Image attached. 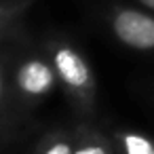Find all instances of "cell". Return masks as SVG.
<instances>
[{
  "instance_id": "cell-9",
  "label": "cell",
  "mask_w": 154,
  "mask_h": 154,
  "mask_svg": "<svg viewBox=\"0 0 154 154\" xmlns=\"http://www.w3.org/2000/svg\"><path fill=\"white\" fill-rule=\"evenodd\" d=\"M131 2H135V5H139V7H143V9L154 13V0H131Z\"/></svg>"
},
{
  "instance_id": "cell-6",
  "label": "cell",
  "mask_w": 154,
  "mask_h": 154,
  "mask_svg": "<svg viewBox=\"0 0 154 154\" xmlns=\"http://www.w3.org/2000/svg\"><path fill=\"white\" fill-rule=\"evenodd\" d=\"M38 0H0V42L13 40L30 30L28 15Z\"/></svg>"
},
{
  "instance_id": "cell-8",
  "label": "cell",
  "mask_w": 154,
  "mask_h": 154,
  "mask_svg": "<svg viewBox=\"0 0 154 154\" xmlns=\"http://www.w3.org/2000/svg\"><path fill=\"white\" fill-rule=\"evenodd\" d=\"M141 99H146L150 103V108H154V76L150 78H141L135 82V89H133Z\"/></svg>"
},
{
  "instance_id": "cell-4",
  "label": "cell",
  "mask_w": 154,
  "mask_h": 154,
  "mask_svg": "<svg viewBox=\"0 0 154 154\" xmlns=\"http://www.w3.org/2000/svg\"><path fill=\"white\" fill-rule=\"evenodd\" d=\"M76 120L70 114L47 125H38L19 154H74Z\"/></svg>"
},
{
  "instance_id": "cell-5",
  "label": "cell",
  "mask_w": 154,
  "mask_h": 154,
  "mask_svg": "<svg viewBox=\"0 0 154 154\" xmlns=\"http://www.w3.org/2000/svg\"><path fill=\"white\" fill-rule=\"evenodd\" d=\"M101 125H103L106 133L110 135V139L116 148V154H154L152 135H148L135 127L122 125L118 120L103 118V116H101Z\"/></svg>"
},
{
  "instance_id": "cell-1",
  "label": "cell",
  "mask_w": 154,
  "mask_h": 154,
  "mask_svg": "<svg viewBox=\"0 0 154 154\" xmlns=\"http://www.w3.org/2000/svg\"><path fill=\"white\" fill-rule=\"evenodd\" d=\"M59 91L38 30L0 42V143L15 152L38 127V110Z\"/></svg>"
},
{
  "instance_id": "cell-7",
  "label": "cell",
  "mask_w": 154,
  "mask_h": 154,
  "mask_svg": "<svg viewBox=\"0 0 154 154\" xmlns=\"http://www.w3.org/2000/svg\"><path fill=\"white\" fill-rule=\"evenodd\" d=\"M74 154H116V148H114L110 135L106 133L101 118L97 122L76 120Z\"/></svg>"
},
{
  "instance_id": "cell-3",
  "label": "cell",
  "mask_w": 154,
  "mask_h": 154,
  "mask_svg": "<svg viewBox=\"0 0 154 154\" xmlns=\"http://www.w3.org/2000/svg\"><path fill=\"white\" fill-rule=\"evenodd\" d=\"M93 26L129 53L154 59V13L131 0H85Z\"/></svg>"
},
{
  "instance_id": "cell-2",
  "label": "cell",
  "mask_w": 154,
  "mask_h": 154,
  "mask_svg": "<svg viewBox=\"0 0 154 154\" xmlns=\"http://www.w3.org/2000/svg\"><path fill=\"white\" fill-rule=\"evenodd\" d=\"M40 40L51 57L59 91L70 108V114L76 120L97 122L101 118L99 97H97V78L89 63L87 53L74 40V36L61 28L45 26L38 30Z\"/></svg>"
}]
</instances>
